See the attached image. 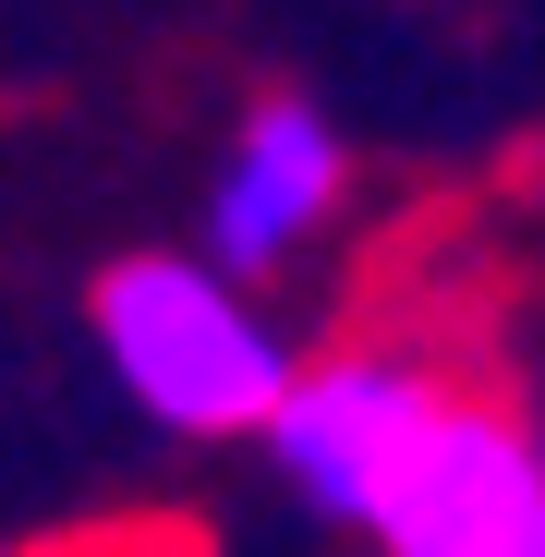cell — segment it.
Returning <instances> with one entry per match:
<instances>
[{
  "label": "cell",
  "mask_w": 545,
  "mask_h": 557,
  "mask_svg": "<svg viewBox=\"0 0 545 557\" xmlns=\"http://www.w3.org/2000/svg\"><path fill=\"white\" fill-rule=\"evenodd\" d=\"M85 327H98L122 400L170 436H267L292 376H304V351L267 327L255 278L219 267L207 243L195 255H170V243L110 255L98 292H85Z\"/></svg>",
  "instance_id": "6da1fadb"
},
{
  "label": "cell",
  "mask_w": 545,
  "mask_h": 557,
  "mask_svg": "<svg viewBox=\"0 0 545 557\" xmlns=\"http://www.w3.org/2000/svg\"><path fill=\"white\" fill-rule=\"evenodd\" d=\"M363 545L376 557H545V436L509 400L461 388L376 485Z\"/></svg>",
  "instance_id": "7a4b0ae2"
},
{
  "label": "cell",
  "mask_w": 545,
  "mask_h": 557,
  "mask_svg": "<svg viewBox=\"0 0 545 557\" xmlns=\"http://www.w3.org/2000/svg\"><path fill=\"white\" fill-rule=\"evenodd\" d=\"M448 400H461V376H448L436 351L351 339V351H315L304 376H292L280 424H267L255 448L292 473V497H304V509H327V521H351V533H363L376 485L412 460V436H424Z\"/></svg>",
  "instance_id": "3957f363"
},
{
  "label": "cell",
  "mask_w": 545,
  "mask_h": 557,
  "mask_svg": "<svg viewBox=\"0 0 545 557\" xmlns=\"http://www.w3.org/2000/svg\"><path fill=\"white\" fill-rule=\"evenodd\" d=\"M13 557H207L195 521H73V533H37Z\"/></svg>",
  "instance_id": "5b68a950"
},
{
  "label": "cell",
  "mask_w": 545,
  "mask_h": 557,
  "mask_svg": "<svg viewBox=\"0 0 545 557\" xmlns=\"http://www.w3.org/2000/svg\"><path fill=\"white\" fill-rule=\"evenodd\" d=\"M339 195H351L339 122L280 85V98H255V110L231 122V146H219V170H207V255L243 267V278H267V267H292V255L339 219Z\"/></svg>",
  "instance_id": "277c9868"
}]
</instances>
